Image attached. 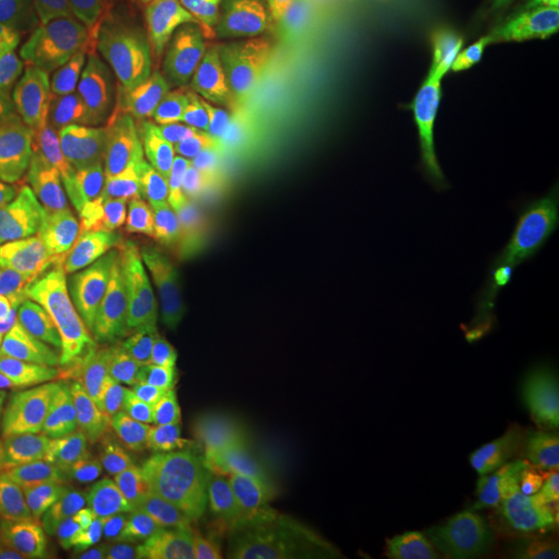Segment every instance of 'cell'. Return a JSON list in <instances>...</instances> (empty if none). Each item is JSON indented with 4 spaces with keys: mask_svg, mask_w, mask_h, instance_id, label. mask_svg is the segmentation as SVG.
<instances>
[{
    "mask_svg": "<svg viewBox=\"0 0 559 559\" xmlns=\"http://www.w3.org/2000/svg\"><path fill=\"white\" fill-rule=\"evenodd\" d=\"M23 195L38 233L62 260H80L96 249L106 187L94 143L67 131L55 133Z\"/></svg>",
    "mask_w": 559,
    "mask_h": 559,
    "instance_id": "52a82bcc",
    "label": "cell"
},
{
    "mask_svg": "<svg viewBox=\"0 0 559 559\" xmlns=\"http://www.w3.org/2000/svg\"><path fill=\"white\" fill-rule=\"evenodd\" d=\"M404 207L417 230V260L423 272L441 278L454 260L462 240V226L438 214L425 212L415 201L404 198Z\"/></svg>",
    "mask_w": 559,
    "mask_h": 559,
    "instance_id": "f6af8a7d",
    "label": "cell"
},
{
    "mask_svg": "<svg viewBox=\"0 0 559 559\" xmlns=\"http://www.w3.org/2000/svg\"><path fill=\"white\" fill-rule=\"evenodd\" d=\"M145 27L179 60L180 90L189 102L203 46L214 36L216 0H138Z\"/></svg>",
    "mask_w": 559,
    "mask_h": 559,
    "instance_id": "d4e9b609",
    "label": "cell"
},
{
    "mask_svg": "<svg viewBox=\"0 0 559 559\" xmlns=\"http://www.w3.org/2000/svg\"><path fill=\"white\" fill-rule=\"evenodd\" d=\"M0 559H67L46 547L21 537L0 535Z\"/></svg>",
    "mask_w": 559,
    "mask_h": 559,
    "instance_id": "816d5d0a",
    "label": "cell"
},
{
    "mask_svg": "<svg viewBox=\"0 0 559 559\" xmlns=\"http://www.w3.org/2000/svg\"><path fill=\"white\" fill-rule=\"evenodd\" d=\"M282 396L297 400L300 413L336 402V362L295 321L282 316L274 325Z\"/></svg>",
    "mask_w": 559,
    "mask_h": 559,
    "instance_id": "4316f807",
    "label": "cell"
},
{
    "mask_svg": "<svg viewBox=\"0 0 559 559\" xmlns=\"http://www.w3.org/2000/svg\"><path fill=\"white\" fill-rule=\"evenodd\" d=\"M438 108L473 216L493 212L539 133L543 87L519 73L466 81L438 92Z\"/></svg>",
    "mask_w": 559,
    "mask_h": 559,
    "instance_id": "3957f363",
    "label": "cell"
},
{
    "mask_svg": "<svg viewBox=\"0 0 559 559\" xmlns=\"http://www.w3.org/2000/svg\"><path fill=\"white\" fill-rule=\"evenodd\" d=\"M158 468V443L138 417L106 427L94 425L73 471L104 514L129 524Z\"/></svg>",
    "mask_w": 559,
    "mask_h": 559,
    "instance_id": "ac0fdd59",
    "label": "cell"
},
{
    "mask_svg": "<svg viewBox=\"0 0 559 559\" xmlns=\"http://www.w3.org/2000/svg\"><path fill=\"white\" fill-rule=\"evenodd\" d=\"M96 249L110 261L141 249L182 251L179 228L156 185L108 191L102 200L96 226Z\"/></svg>",
    "mask_w": 559,
    "mask_h": 559,
    "instance_id": "7402d4cb",
    "label": "cell"
},
{
    "mask_svg": "<svg viewBox=\"0 0 559 559\" xmlns=\"http://www.w3.org/2000/svg\"><path fill=\"white\" fill-rule=\"evenodd\" d=\"M286 313H280L261 325L251 338L245 340L237 348L212 355L210 376L203 388L207 396H233L260 402L265 396L282 394L274 325Z\"/></svg>",
    "mask_w": 559,
    "mask_h": 559,
    "instance_id": "484cf974",
    "label": "cell"
},
{
    "mask_svg": "<svg viewBox=\"0 0 559 559\" xmlns=\"http://www.w3.org/2000/svg\"><path fill=\"white\" fill-rule=\"evenodd\" d=\"M373 207V177L360 175L344 182L338 180L305 224L302 237L316 247V251L360 245Z\"/></svg>",
    "mask_w": 559,
    "mask_h": 559,
    "instance_id": "f546056e",
    "label": "cell"
},
{
    "mask_svg": "<svg viewBox=\"0 0 559 559\" xmlns=\"http://www.w3.org/2000/svg\"><path fill=\"white\" fill-rule=\"evenodd\" d=\"M239 491V520L249 559H299L290 543L278 493L272 485L253 480Z\"/></svg>",
    "mask_w": 559,
    "mask_h": 559,
    "instance_id": "e575fe53",
    "label": "cell"
},
{
    "mask_svg": "<svg viewBox=\"0 0 559 559\" xmlns=\"http://www.w3.org/2000/svg\"><path fill=\"white\" fill-rule=\"evenodd\" d=\"M290 38L302 108L316 120L362 50L396 48V41L365 13L360 0H307L290 17Z\"/></svg>",
    "mask_w": 559,
    "mask_h": 559,
    "instance_id": "8fae6325",
    "label": "cell"
},
{
    "mask_svg": "<svg viewBox=\"0 0 559 559\" xmlns=\"http://www.w3.org/2000/svg\"><path fill=\"white\" fill-rule=\"evenodd\" d=\"M251 460L258 466L288 468L309 475L307 423L282 394L260 400L258 427L251 441Z\"/></svg>",
    "mask_w": 559,
    "mask_h": 559,
    "instance_id": "1f68e13d",
    "label": "cell"
},
{
    "mask_svg": "<svg viewBox=\"0 0 559 559\" xmlns=\"http://www.w3.org/2000/svg\"><path fill=\"white\" fill-rule=\"evenodd\" d=\"M40 83L36 60L0 44V100L27 102Z\"/></svg>",
    "mask_w": 559,
    "mask_h": 559,
    "instance_id": "7dc6e473",
    "label": "cell"
},
{
    "mask_svg": "<svg viewBox=\"0 0 559 559\" xmlns=\"http://www.w3.org/2000/svg\"><path fill=\"white\" fill-rule=\"evenodd\" d=\"M94 423L59 371L0 417V489L69 473L80 462Z\"/></svg>",
    "mask_w": 559,
    "mask_h": 559,
    "instance_id": "9c48e42d",
    "label": "cell"
},
{
    "mask_svg": "<svg viewBox=\"0 0 559 559\" xmlns=\"http://www.w3.org/2000/svg\"><path fill=\"white\" fill-rule=\"evenodd\" d=\"M359 468L353 506L360 520H380L411 500L419 479V448L399 415L376 399L355 425Z\"/></svg>",
    "mask_w": 559,
    "mask_h": 559,
    "instance_id": "e0dca14e",
    "label": "cell"
},
{
    "mask_svg": "<svg viewBox=\"0 0 559 559\" xmlns=\"http://www.w3.org/2000/svg\"><path fill=\"white\" fill-rule=\"evenodd\" d=\"M253 406L249 399L210 396L205 411L203 462L224 464L251 445L253 438Z\"/></svg>",
    "mask_w": 559,
    "mask_h": 559,
    "instance_id": "60d3db41",
    "label": "cell"
},
{
    "mask_svg": "<svg viewBox=\"0 0 559 559\" xmlns=\"http://www.w3.org/2000/svg\"><path fill=\"white\" fill-rule=\"evenodd\" d=\"M286 526L305 559H360L357 540L323 501L305 491L280 498Z\"/></svg>",
    "mask_w": 559,
    "mask_h": 559,
    "instance_id": "d6a6232c",
    "label": "cell"
},
{
    "mask_svg": "<svg viewBox=\"0 0 559 559\" xmlns=\"http://www.w3.org/2000/svg\"><path fill=\"white\" fill-rule=\"evenodd\" d=\"M508 239L493 212H480L464 221L462 240L452 263L441 276L450 307L489 295L508 265Z\"/></svg>",
    "mask_w": 559,
    "mask_h": 559,
    "instance_id": "cb8c5ba5",
    "label": "cell"
},
{
    "mask_svg": "<svg viewBox=\"0 0 559 559\" xmlns=\"http://www.w3.org/2000/svg\"><path fill=\"white\" fill-rule=\"evenodd\" d=\"M185 108L179 60L147 34H124L81 48L41 96V115L94 143L119 138L152 106Z\"/></svg>",
    "mask_w": 559,
    "mask_h": 559,
    "instance_id": "7a4b0ae2",
    "label": "cell"
},
{
    "mask_svg": "<svg viewBox=\"0 0 559 559\" xmlns=\"http://www.w3.org/2000/svg\"><path fill=\"white\" fill-rule=\"evenodd\" d=\"M554 48H556V60H558V67H559V41H558V44H554Z\"/></svg>",
    "mask_w": 559,
    "mask_h": 559,
    "instance_id": "9f6ffc18",
    "label": "cell"
},
{
    "mask_svg": "<svg viewBox=\"0 0 559 559\" xmlns=\"http://www.w3.org/2000/svg\"><path fill=\"white\" fill-rule=\"evenodd\" d=\"M381 179L417 205L471 218V203L460 182L450 141L445 138L438 94L411 102L381 158Z\"/></svg>",
    "mask_w": 559,
    "mask_h": 559,
    "instance_id": "5bb4252c",
    "label": "cell"
},
{
    "mask_svg": "<svg viewBox=\"0 0 559 559\" xmlns=\"http://www.w3.org/2000/svg\"><path fill=\"white\" fill-rule=\"evenodd\" d=\"M537 21H539L540 32L545 40L551 46L559 41V0H528Z\"/></svg>",
    "mask_w": 559,
    "mask_h": 559,
    "instance_id": "f5cc1de1",
    "label": "cell"
},
{
    "mask_svg": "<svg viewBox=\"0 0 559 559\" xmlns=\"http://www.w3.org/2000/svg\"><path fill=\"white\" fill-rule=\"evenodd\" d=\"M67 261L25 226L0 245V360L27 367L50 350L64 316Z\"/></svg>",
    "mask_w": 559,
    "mask_h": 559,
    "instance_id": "5b68a950",
    "label": "cell"
},
{
    "mask_svg": "<svg viewBox=\"0 0 559 559\" xmlns=\"http://www.w3.org/2000/svg\"><path fill=\"white\" fill-rule=\"evenodd\" d=\"M429 69L440 78H500L537 59L545 36L528 0H445Z\"/></svg>",
    "mask_w": 559,
    "mask_h": 559,
    "instance_id": "8992f818",
    "label": "cell"
},
{
    "mask_svg": "<svg viewBox=\"0 0 559 559\" xmlns=\"http://www.w3.org/2000/svg\"><path fill=\"white\" fill-rule=\"evenodd\" d=\"M276 265L288 311L297 325L336 359L350 316L348 290L323 272L316 249L307 245L286 240L280 249Z\"/></svg>",
    "mask_w": 559,
    "mask_h": 559,
    "instance_id": "ffe728a7",
    "label": "cell"
},
{
    "mask_svg": "<svg viewBox=\"0 0 559 559\" xmlns=\"http://www.w3.org/2000/svg\"><path fill=\"white\" fill-rule=\"evenodd\" d=\"M309 441V477L332 493H350L359 468L355 427L336 402L302 413Z\"/></svg>",
    "mask_w": 559,
    "mask_h": 559,
    "instance_id": "83f0119b",
    "label": "cell"
},
{
    "mask_svg": "<svg viewBox=\"0 0 559 559\" xmlns=\"http://www.w3.org/2000/svg\"><path fill=\"white\" fill-rule=\"evenodd\" d=\"M193 94L221 129L242 179H265L299 154V83L276 55L212 36L198 59Z\"/></svg>",
    "mask_w": 559,
    "mask_h": 559,
    "instance_id": "6da1fadb",
    "label": "cell"
},
{
    "mask_svg": "<svg viewBox=\"0 0 559 559\" xmlns=\"http://www.w3.org/2000/svg\"><path fill=\"white\" fill-rule=\"evenodd\" d=\"M445 0H360L365 13L396 41L400 57L413 73L429 71L438 44Z\"/></svg>",
    "mask_w": 559,
    "mask_h": 559,
    "instance_id": "4dcf8cb0",
    "label": "cell"
},
{
    "mask_svg": "<svg viewBox=\"0 0 559 559\" xmlns=\"http://www.w3.org/2000/svg\"><path fill=\"white\" fill-rule=\"evenodd\" d=\"M431 297L445 300L441 280L423 272L419 265L411 261H394L378 276L365 280L362 284L348 290L350 307L376 320H383L408 300Z\"/></svg>",
    "mask_w": 559,
    "mask_h": 559,
    "instance_id": "d590c367",
    "label": "cell"
},
{
    "mask_svg": "<svg viewBox=\"0 0 559 559\" xmlns=\"http://www.w3.org/2000/svg\"><path fill=\"white\" fill-rule=\"evenodd\" d=\"M237 512V500L218 501L179 533L150 547L141 559H218L228 520Z\"/></svg>",
    "mask_w": 559,
    "mask_h": 559,
    "instance_id": "b9f144b4",
    "label": "cell"
},
{
    "mask_svg": "<svg viewBox=\"0 0 559 559\" xmlns=\"http://www.w3.org/2000/svg\"><path fill=\"white\" fill-rule=\"evenodd\" d=\"M218 559H249L245 549V539H242V528H240L239 503H237V512L226 524Z\"/></svg>",
    "mask_w": 559,
    "mask_h": 559,
    "instance_id": "db71d44e",
    "label": "cell"
},
{
    "mask_svg": "<svg viewBox=\"0 0 559 559\" xmlns=\"http://www.w3.org/2000/svg\"><path fill=\"white\" fill-rule=\"evenodd\" d=\"M127 526L104 514L75 471L0 489V535L73 559L102 531Z\"/></svg>",
    "mask_w": 559,
    "mask_h": 559,
    "instance_id": "4fadbf2b",
    "label": "cell"
},
{
    "mask_svg": "<svg viewBox=\"0 0 559 559\" xmlns=\"http://www.w3.org/2000/svg\"><path fill=\"white\" fill-rule=\"evenodd\" d=\"M73 559H133L131 540L127 537V526L110 531V535L94 547L78 554Z\"/></svg>",
    "mask_w": 559,
    "mask_h": 559,
    "instance_id": "f907efd6",
    "label": "cell"
},
{
    "mask_svg": "<svg viewBox=\"0 0 559 559\" xmlns=\"http://www.w3.org/2000/svg\"><path fill=\"white\" fill-rule=\"evenodd\" d=\"M158 477L141 496L127 524L131 547L166 539L239 489V468L233 464L180 462L158 468Z\"/></svg>",
    "mask_w": 559,
    "mask_h": 559,
    "instance_id": "d6986e66",
    "label": "cell"
},
{
    "mask_svg": "<svg viewBox=\"0 0 559 559\" xmlns=\"http://www.w3.org/2000/svg\"><path fill=\"white\" fill-rule=\"evenodd\" d=\"M282 17H293L307 0H267Z\"/></svg>",
    "mask_w": 559,
    "mask_h": 559,
    "instance_id": "11a10c76",
    "label": "cell"
},
{
    "mask_svg": "<svg viewBox=\"0 0 559 559\" xmlns=\"http://www.w3.org/2000/svg\"><path fill=\"white\" fill-rule=\"evenodd\" d=\"M36 381L21 367L0 360V417L20 406L34 392Z\"/></svg>",
    "mask_w": 559,
    "mask_h": 559,
    "instance_id": "681fc988",
    "label": "cell"
},
{
    "mask_svg": "<svg viewBox=\"0 0 559 559\" xmlns=\"http://www.w3.org/2000/svg\"><path fill=\"white\" fill-rule=\"evenodd\" d=\"M32 216L20 180L0 177V245L29 226Z\"/></svg>",
    "mask_w": 559,
    "mask_h": 559,
    "instance_id": "c3c4849f",
    "label": "cell"
},
{
    "mask_svg": "<svg viewBox=\"0 0 559 559\" xmlns=\"http://www.w3.org/2000/svg\"><path fill=\"white\" fill-rule=\"evenodd\" d=\"M64 297L78 300L83 311L119 342L129 380L138 388L145 376L152 338L133 320L120 297L117 263L104 258L98 249L80 260L67 261Z\"/></svg>",
    "mask_w": 559,
    "mask_h": 559,
    "instance_id": "44dd1931",
    "label": "cell"
},
{
    "mask_svg": "<svg viewBox=\"0 0 559 559\" xmlns=\"http://www.w3.org/2000/svg\"><path fill=\"white\" fill-rule=\"evenodd\" d=\"M413 102L396 48H369L348 64L328 119V147L342 168L369 175Z\"/></svg>",
    "mask_w": 559,
    "mask_h": 559,
    "instance_id": "277c9868",
    "label": "cell"
},
{
    "mask_svg": "<svg viewBox=\"0 0 559 559\" xmlns=\"http://www.w3.org/2000/svg\"><path fill=\"white\" fill-rule=\"evenodd\" d=\"M429 371L431 369L423 360L406 350L383 328L371 342L365 362V380L376 399L396 396Z\"/></svg>",
    "mask_w": 559,
    "mask_h": 559,
    "instance_id": "7bdbcfd3",
    "label": "cell"
},
{
    "mask_svg": "<svg viewBox=\"0 0 559 559\" xmlns=\"http://www.w3.org/2000/svg\"><path fill=\"white\" fill-rule=\"evenodd\" d=\"M212 272V255L162 249H141L117 261L120 297L152 340L203 328Z\"/></svg>",
    "mask_w": 559,
    "mask_h": 559,
    "instance_id": "7c38bea8",
    "label": "cell"
},
{
    "mask_svg": "<svg viewBox=\"0 0 559 559\" xmlns=\"http://www.w3.org/2000/svg\"><path fill=\"white\" fill-rule=\"evenodd\" d=\"M69 13L81 48L124 34H145L138 0H69Z\"/></svg>",
    "mask_w": 559,
    "mask_h": 559,
    "instance_id": "ee69618b",
    "label": "cell"
},
{
    "mask_svg": "<svg viewBox=\"0 0 559 559\" xmlns=\"http://www.w3.org/2000/svg\"><path fill=\"white\" fill-rule=\"evenodd\" d=\"M373 191L376 207L362 242L381 255L415 263L417 230L404 207V195L383 179H373Z\"/></svg>",
    "mask_w": 559,
    "mask_h": 559,
    "instance_id": "f35d334b",
    "label": "cell"
},
{
    "mask_svg": "<svg viewBox=\"0 0 559 559\" xmlns=\"http://www.w3.org/2000/svg\"><path fill=\"white\" fill-rule=\"evenodd\" d=\"M52 346L62 380L96 427L140 417L119 342L102 330L78 300L67 299Z\"/></svg>",
    "mask_w": 559,
    "mask_h": 559,
    "instance_id": "9a60e30c",
    "label": "cell"
},
{
    "mask_svg": "<svg viewBox=\"0 0 559 559\" xmlns=\"http://www.w3.org/2000/svg\"><path fill=\"white\" fill-rule=\"evenodd\" d=\"M338 180V164L318 141H309L265 179L237 175L233 214L224 226H255L272 239L302 235L305 224Z\"/></svg>",
    "mask_w": 559,
    "mask_h": 559,
    "instance_id": "2e32d148",
    "label": "cell"
},
{
    "mask_svg": "<svg viewBox=\"0 0 559 559\" xmlns=\"http://www.w3.org/2000/svg\"><path fill=\"white\" fill-rule=\"evenodd\" d=\"M212 348L205 328L152 340L145 376L135 388L147 415L158 425L166 411L205 388Z\"/></svg>",
    "mask_w": 559,
    "mask_h": 559,
    "instance_id": "603a6c76",
    "label": "cell"
},
{
    "mask_svg": "<svg viewBox=\"0 0 559 559\" xmlns=\"http://www.w3.org/2000/svg\"><path fill=\"white\" fill-rule=\"evenodd\" d=\"M316 253L323 272L346 290H353L365 280L373 278L383 270H388L394 261H400L381 255L373 249H362L359 245L316 251Z\"/></svg>",
    "mask_w": 559,
    "mask_h": 559,
    "instance_id": "bcb514c9",
    "label": "cell"
},
{
    "mask_svg": "<svg viewBox=\"0 0 559 559\" xmlns=\"http://www.w3.org/2000/svg\"><path fill=\"white\" fill-rule=\"evenodd\" d=\"M381 330V320L355 311L348 316L336 353V406L350 425L371 408L373 392L365 380V362L371 342Z\"/></svg>",
    "mask_w": 559,
    "mask_h": 559,
    "instance_id": "836d02e7",
    "label": "cell"
},
{
    "mask_svg": "<svg viewBox=\"0 0 559 559\" xmlns=\"http://www.w3.org/2000/svg\"><path fill=\"white\" fill-rule=\"evenodd\" d=\"M156 189L179 228L182 251L200 249L218 233L228 195L224 147L189 108H179L156 166Z\"/></svg>",
    "mask_w": 559,
    "mask_h": 559,
    "instance_id": "30bf717a",
    "label": "cell"
},
{
    "mask_svg": "<svg viewBox=\"0 0 559 559\" xmlns=\"http://www.w3.org/2000/svg\"><path fill=\"white\" fill-rule=\"evenodd\" d=\"M168 129L170 104L160 102L115 138L100 162L104 187L108 191H127L147 185L156 173Z\"/></svg>",
    "mask_w": 559,
    "mask_h": 559,
    "instance_id": "f1b7e54d",
    "label": "cell"
},
{
    "mask_svg": "<svg viewBox=\"0 0 559 559\" xmlns=\"http://www.w3.org/2000/svg\"><path fill=\"white\" fill-rule=\"evenodd\" d=\"M212 263L207 340L212 355H221L286 313L288 302L276 258L260 228L222 226Z\"/></svg>",
    "mask_w": 559,
    "mask_h": 559,
    "instance_id": "ba28073f",
    "label": "cell"
},
{
    "mask_svg": "<svg viewBox=\"0 0 559 559\" xmlns=\"http://www.w3.org/2000/svg\"><path fill=\"white\" fill-rule=\"evenodd\" d=\"M59 29V0H0V44L23 57H46Z\"/></svg>",
    "mask_w": 559,
    "mask_h": 559,
    "instance_id": "8d00e7d4",
    "label": "cell"
},
{
    "mask_svg": "<svg viewBox=\"0 0 559 559\" xmlns=\"http://www.w3.org/2000/svg\"><path fill=\"white\" fill-rule=\"evenodd\" d=\"M445 309L450 305L440 297L408 300L385 316L381 328L433 371L443 357Z\"/></svg>",
    "mask_w": 559,
    "mask_h": 559,
    "instance_id": "74e56055",
    "label": "cell"
},
{
    "mask_svg": "<svg viewBox=\"0 0 559 559\" xmlns=\"http://www.w3.org/2000/svg\"><path fill=\"white\" fill-rule=\"evenodd\" d=\"M46 124L27 102L0 100V177L21 180L46 143Z\"/></svg>",
    "mask_w": 559,
    "mask_h": 559,
    "instance_id": "ab89813d",
    "label": "cell"
}]
</instances>
